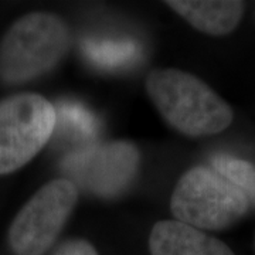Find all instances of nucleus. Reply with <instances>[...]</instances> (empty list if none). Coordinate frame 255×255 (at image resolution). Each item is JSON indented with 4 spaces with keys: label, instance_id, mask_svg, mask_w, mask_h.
Masks as SVG:
<instances>
[{
    "label": "nucleus",
    "instance_id": "1",
    "mask_svg": "<svg viewBox=\"0 0 255 255\" xmlns=\"http://www.w3.org/2000/svg\"><path fill=\"white\" fill-rule=\"evenodd\" d=\"M145 87L164 122L182 135L210 136L233 124V108L193 74L177 68H156L147 74Z\"/></svg>",
    "mask_w": 255,
    "mask_h": 255
},
{
    "label": "nucleus",
    "instance_id": "11",
    "mask_svg": "<svg viewBox=\"0 0 255 255\" xmlns=\"http://www.w3.org/2000/svg\"><path fill=\"white\" fill-rule=\"evenodd\" d=\"M61 115L68 127L84 136H92L97 130V122L91 114L77 104L61 105Z\"/></svg>",
    "mask_w": 255,
    "mask_h": 255
},
{
    "label": "nucleus",
    "instance_id": "10",
    "mask_svg": "<svg viewBox=\"0 0 255 255\" xmlns=\"http://www.w3.org/2000/svg\"><path fill=\"white\" fill-rule=\"evenodd\" d=\"M214 170L227 177L248 196L250 201L255 203V166L246 160L230 156H217L213 160Z\"/></svg>",
    "mask_w": 255,
    "mask_h": 255
},
{
    "label": "nucleus",
    "instance_id": "5",
    "mask_svg": "<svg viewBox=\"0 0 255 255\" xmlns=\"http://www.w3.org/2000/svg\"><path fill=\"white\" fill-rule=\"evenodd\" d=\"M77 201L78 189L65 177L40 187L9 228V246L14 255L46 254L70 219Z\"/></svg>",
    "mask_w": 255,
    "mask_h": 255
},
{
    "label": "nucleus",
    "instance_id": "12",
    "mask_svg": "<svg viewBox=\"0 0 255 255\" xmlns=\"http://www.w3.org/2000/svg\"><path fill=\"white\" fill-rule=\"evenodd\" d=\"M53 255H100L91 243L81 238L67 240L55 250Z\"/></svg>",
    "mask_w": 255,
    "mask_h": 255
},
{
    "label": "nucleus",
    "instance_id": "6",
    "mask_svg": "<svg viewBox=\"0 0 255 255\" xmlns=\"http://www.w3.org/2000/svg\"><path fill=\"white\" fill-rule=\"evenodd\" d=\"M139 162L140 155L136 146L127 140H117L75 152L64 160L63 169L84 189L111 197L130 184Z\"/></svg>",
    "mask_w": 255,
    "mask_h": 255
},
{
    "label": "nucleus",
    "instance_id": "8",
    "mask_svg": "<svg viewBox=\"0 0 255 255\" xmlns=\"http://www.w3.org/2000/svg\"><path fill=\"white\" fill-rule=\"evenodd\" d=\"M166 4L210 36L233 33L246 11V3L240 0H167Z\"/></svg>",
    "mask_w": 255,
    "mask_h": 255
},
{
    "label": "nucleus",
    "instance_id": "9",
    "mask_svg": "<svg viewBox=\"0 0 255 255\" xmlns=\"http://www.w3.org/2000/svg\"><path fill=\"white\" fill-rule=\"evenodd\" d=\"M84 54L101 67H119L129 64L137 54L130 40H90L82 44Z\"/></svg>",
    "mask_w": 255,
    "mask_h": 255
},
{
    "label": "nucleus",
    "instance_id": "2",
    "mask_svg": "<svg viewBox=\"0 0 255 255\" xmlns=\"http://www.w3.org/2000/svg\"><path fill=\"white\" fill-rule=\"evenodd\" d=\"M70 47V30L51 13L16 20L0 41V81L24 84L51 71Z\"/></svg>",
    "mask_w": 255,
    "mask_h": 255
},
{
    "label": "nucleus",
    "instance_id": "7",
    "mask_svg": "<svg viewBox=\"0 0 255 255\" xmlns=\"http://www.w3.org/2000/svg\"><path fill=\"white\" fill-rule=\"evenodd\" d=\"M150 255H236L219 238L176 220L157 221L149 236Z\"/></svg>",
    "mask_w": 255,
    "mask_h": 255
},
{
    "label": "nucleus",
    "instance_id": "3",
    "mask_svg": "<svg viewBox=\"0 0 255 255\" xmlns=\"http://www.w3.org/2000/svg\"><path fill=\"white\" fill-rule=\"evenodd\" d=\"M250 206L244 191L209 166H194L183 173L170 199L174 220L201 231L230 228Z\"/></svg>",
    "mask_w": 255,
    "mask_h": 255
},
{
    "label": "nucleus",
    "instance_id": "4",
    "mask_svg": "<svg viewBox=\"0 0 255 255\" xmlns=\"http://www.w3.org/2000/svg\"><path fill=\"white\" fill-rule=\"evenodd\" d=\"M57 110L46 97L20 92L0 101V176L27 164L46 146Z\"/></svg>",
    "mask_w": 255,
    "mask_h": 255
}]
</instances>
